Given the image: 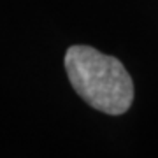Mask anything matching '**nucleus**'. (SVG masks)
Returning <instances> with one entry per match:
<instances>
[{
  "mask_svg": "<svg viewBox=\"0 0 158 158\" xmlns=\"http://www.w3.org/2000/svg\"><path fill=\"white\" fill-rule=\"evenodd\" d=\"M69 81L83 100L100 113L119 116L134 102V81L116 56L91 46H70L65 53Z\"/></svg>",
  "mask_w": 158,
  "mask_h": 158,
  "instance_id": "1",
  "label": "nucleus"
}]
</instances>
